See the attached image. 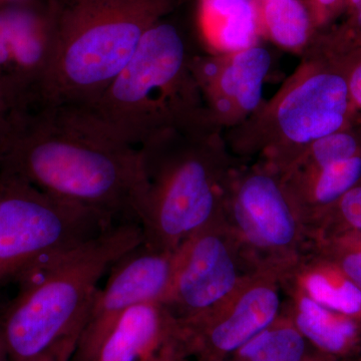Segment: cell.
<instances>
[{
    "instance_id": "obj_1",
    "label": "cell",
    "mask_w": 361,
    "mask_h": 361,
    "mask_svg": "<svg viewBox=\"0 0 361 361\" xmlns=\"http://www.w3.org/2000/svg\"><path fill=\"white\" fill-rule=\"evenodd\" d=\"M0 171L103 214L114 224L141 226L147 183L139 149L71 109L16 114L0 142Z\"/></svg>"
},
{
    "instance_id": "obj_2",
    "label": "cell",
    "mask_w": 361,
    "mask_h": 361,
    "mask_svg": "<svg viewBox=\"0 0 361 361\" xmlns=\"http://www.w3.org/2000/svg\"><path fill=\"white\" fill-rule=\"evenodd\" d=\"M168 16L149 28L99 99L84 108H68L135 149L171 130L217 128L192 68L197 52Z\"/></svg>"
},
{
    "instance_id": "obj_3",
    "label": "cell",
    "mask_w": 361,
    "mask_h": 361,
    "mask_svg": "<svg viewBox=\"0 0 361 361\" xmlns=\"http://www.w3.org/2000/svg\"><path fill=\"white\" fill-rule=\"evenodd\" d=\"M142 241L141 226L114 225L21 276L18 294L0 310L11 361H32L63 339L80 336L102 278Z\"/></svg>"
},
{
    "instance_id": "obj_4",
    "label": "cell",
    "mask_w": 361,
    "mask_h": 361,
    "mask_svg": "<svg viewBox=\"0 0 361 361\" xmlns=\"http://www.w3.org/2000/svg\"><path fill=\"white\" fill-rule=\"evenodd\" d=\"M54 49L42 106L94 103L180 0H51Z\"/></svg>"
},
{
    "instance_id": "obj_5",
    "label": "cell",
    "mask_w": 361,
    "mask_h": 361,
    "mask_svg": "<svg viewBox=\"0 0 361 361\" xmlns=\"http://www.w3.org/2000/svg\"><path fill=\"white\" fill-rule=\"evenodd\" d=\"M147 183L144 243L177 250L223 219L226 186L239 159L217 128L166 132L137 149Z\"/></svg>"
},
{
    "instance_id": "obj_6",
    "label": "cell",
    "mask_w": 361,
    "mask_h": 361,
    "mask_svg": "<svg viewBox=\"0 0 361 361\" xmlns=\"http://www.w3.org/2000/svg\"><path fill=\"white\" fill-rule=\"evenodd\" d=\"M353 63L310 44L274 96L223 132L241 161H260L284 174L320 137L355 122L348 80Z\"/></svg>"
},
{
    "instance_id": "obj_7",
    "label": "cell",
    "mask_w": 361,
    "mask_h": 361,
    "mask_svg": "<svg viewBox=\"0 0 361 361\" xmlns=\"http://www.w3.org/2000/svg\"><path fill=\"white\" fill-rule=\"evenodd\" d=\"M114 225L103 214L0 171V289Z\"/></svg>"
},
{
    "instance_id": "obj_8",
    "label": "cell",
    "mask_w": 361,
    "mask_h": 361,
    "mask_svg": "<svg viewBox=\"0 0 361 361\" xmlns=\"http://www.w3.org/2000/svg\"><path fill=\"white\" fill-rule=\"evenodd\" d=\"M223 219L260 271L283 276L310 247V228L282 174L263 161L239 160L232 169Z\"/></svg>"
},
{
    "instance_id": "obj_9",
    "label": "cell",
    "mask_w": 361,
    "mask_h": 361,
    "mask_svg": "<svg viewBox=\"0 0 361 361\" xmlns=\"http://www.w3.org/2000/svg\"><path fill=\"white\" fill-rule=\"evenodd\" d=\"M258 272L221 219L178 248L174 281L161 303L180 322H191L224 303Z\"/></svg>"
},
{
    "instance_id": "obj_10",
    "label": "cell",
    "mask_w": 361,
    "mask_h": 361,
    "mask_svg": "<svg viewBox=\"0 0 361 361\" xmlns=\"http://www.w3.org/2000/svg\"><path fill=\"white\" fill-rule=\"evenodd\" d=\"M177 250L142 242L111 266L97 290L71 361H89L126 311L139 304L163 302L177 268Z\"/></svg>"
},
{
    "instance_id": "obj_11",
    "label": "cell",
    "mask_w": 361,
    "mask_h": 361,
    "mask_svg": "<svg viewBox=\"0 0 361 361\" xmlns=\"http://www.w3.org/2000/svg\"><path fill=\"white\" fill-rule=\"evenodd\" d=\"M284 305L282 275L256 273L224 303L207 314L182 322L193 361H226L270 326Z\"/></svg>"
},
{
    "instance_id": "obj_12",
    "label": "cell",
    "mask_w": 361,
    "mask_h": 361,
    "mask_svg": "<svg viewBox=\"0 0 361 361\" xmlns=\"http://www.w3.org/2000/svg\"><path fill=\"white\" fill-rule=\"evenodd\" d=\"M52 49L51 0H20L0 6V80L21 111L42 106Z\"/></svg>"
},
{
    "instance_id": "obj_13",
    "label": "cell",
    "mask_w": 361,
    "mask_h": 361,
    "mask_svg": "<svg viewBox=\"0 0 361 361\" xmlns=\"http://www.w3.org/2000/svg\"><path fill=\"white\" fill-rule=\"evenodd\" d=\"M272 54L259 44L233 54H197L192 61L211 121L223 132L245 122L262 102Z\"/></svg>"
},
{
    "instance_id": "obj_14",
    "label": "cell",
    "mask_w": 361,
    "mask_h": 361,
    "mask_svg": "<svg viewBox=\"0 0 361 361\" xmlns=\"http://www.w3.org/2000/svg\"><path fill=\"white\" fill-rule=\"evenodd\" d=\"M89 361H193L183 323L161 302L126 311Z\"/></svg>"
},
{
    "instance_id": "obj_15",
    "label": "cell",
    "mask_w": 361,
    "mask_h": 361,
    "mask_svg": "<svg viewBox=\"0 0 361 361\" xmlns=\"http://www.w3.org/2000/svg\"><path fill=\"white\" fill-rule=\"evenodd\" d=\"M282 177L311 234L322 216L361 179V157L325 167L292 169Z\"/></svg>"
},
{
    "instance_id": "obj_16",
    "label": "cell",
    "mask_w": 361,
    "mask_h": 361,
    "mask_svg": "<svg viewBox=\"0 0 361 361\" xmlns=\"http://www.w3.org/2000/svg\"><path fill=\"white\" fill-rule=\"evenodd\" d=\"M198 26L209 54H233L258 44L256 0H198Z\"/></svg>"
},
{
    "instance_id": "obj_17",
    "label": "cell",
    "mask_w": 361,
    "mask_h": 361,
    "mask_svg": "<svg viewBox=\"0 0 361 361\" xmlns=\"http://www.w3.org/2000/svg\"><path fill=\"white\" fill-rule=\"evenodd\" d=\"M283 288L284 310L310 345L326 355H338L349 348L357 334L356 323L320 305L294 289Z\"/></svg>"
},
{
    "instance_id": "obj_18",
    "label": "cell",
    "mask_w": 361,
    "mask_h": 361,
    "mask_svg": "<svg viewBox=\"0 0 361 361\" xmlns=\"http://www.w3.org/2000/svg\"><path fill=\"white\" fill-rule=\"evenodd\" d=\"M282 287L310 297L327 310L353 317L361 312V290L348 277L334 281L310 249L282 276Z\"/></svg>"
},
{
    "instance_id": "obj_19",
    "label": "cell",
    "mask_w": 361,
    "mask_h": 361,
    "mask_svg": "<svg viewBox=\"0 0 361 361\" xmlns=\"http://www.w3.org/2000/svg\"><path fill=\"white\" fill-rule=\"evenodd\" d=\"M256 4L261 35L301 56L315 37L308 7L300 0H256Z\"/></svg>"
},
{
    "instance_id": "obj_20",
    "label": "cell",
    "mask_w": 361,
    "mask_h": 361,
    "mask_svg": "<svg viewBox=\"0 0 361 361\" xmlns=\"http://www.w3.org/2000/svg\"><path fill=\"white\" fill-rule=\"evenodd\" d=\"M308 346L283 308L270 326L226 361H303L310 353Z\"/></svg>"
},
{
    "instance_id": "obj_21",
    "label": "cell",
    "mask_w": 361,
    "mask_h": 361,
    "mask_svg": "<svg viewBox=\"0 0 361 361\" xmlns=\"http://www.w3.org/2000/svg\"><path fill=\"white\" fill-rule=\"evenodd\" d=\"M356 157H361V114L348 127L312 142L288 171L325 167Z\"/></svg>"
},
{
    "instance_id": "obj_22",
    "label": "cell",
    "mask_w": 361,
    "mask_h": 361,
    "mask_svg": "<svg viewBox=\"0 0 361 361\" xmlns=\"http://www.w3.org/2000/svg\"><path fill=\"white\" fill-rule=\"evenodd\" d=\"M332 217H338L350 229L361 233V179L322 216L315 227L322 221Z\"/></svg>"
},
{
    "instance_id": "obj_23",
    "label": "cell",
    "mask_w": 361,
    "mask_h": 361,
    "mask_svg": "<svg viewBox=\"0 0 361 361\" xmlns=\"http://www.w3.org/2000/svg\"><path fill=\"white\" fill-rule=\"evenodd\" d=\"M21 111L13 92L0 80V142L11 127L14 116Z\"/></svg>"
},
{
    "instance_id": "obj_24",
    "label": "cell",
    "mask_w": 361,
    "mask_h": 361,
    "mask_svg": "<svg viewBox=\"0 0 361 361\" xmlns=\"http://www.w3.org/2000/svg\"><path fill=\"white\" fill-rule=\"evenodd\" d=\"M80 336H73L63 339L32 361H71Z\"/></svg>"
},
{
    "instance_id": "obj_25",
    "label": "cell",
    "mask_w": 361,
    "mask_h": 361,
    "mask_svg": "<svg viewBox=\"0 0 361 361\" xmlns=\"http://www.w3.org/2000/svg\"><path fill=\"white\" fill-rule=\"evenodd\" d=\"M338 268L361 290V248L344 253L339 259Z\"/></svg>"
},
{
    "instance_id": "obj_26",
    "label": "cell",
    "mask_w": 361,
    "mask_h": 361,
    "mask_svg": "<svg viewBox=\"0 0 361 361\" xmlns=\"http://www.w3.org/2000/svg\"><path fill=\"white\" fill-rule=\"evenodd\" d=\"M351 106L355 114H361V56L351 68L348 80Z\"/></svg>"
},
{
    "instance_id": "obj_27",
    "label": "cell",
    "mask_w": 361,
    "mask_h": 361,
    "mask_svg": "<svg viewBox=\"0 0 361 361\" xmlns=\"http://www.w3.org/2000/svg\"><path fill=\"white\" fill-rule=\"evenodd\" d=\"M339 0H310V13L314 26L320 25L326 18L330 9L338 4Z\"/></svg>"
},
{
    "instance_id": "obj_28",
    "label": "cell",
    "mask_w": 361,
    "mask_h": 361,
    "mask_svg": "<svg viewBox=\"0 0 361 361\" xmlns=\"http://www.w3.org/2000/svg\"><path fill=\"white\" fill-rule=\"evenodd\" d=\"M0 361H11L8 350H7L6 342H4L1 331H0Z\"/></svg>"
},
{
    "instance_id": "obj_29",
    "label": "cell",
    "mask_w": 361,
    "mask_h": 361,
    "mask_svg": "<svg viewBox=\"0 0 361 361\" xmlns=\"http://www.w3.org/2000/svg\"><path fill=\"white\" fill-rule=\"evenodd\" d=\"M303 361H323L319 356L312 355V353H308L307 356H306L305 360Z\"/></svg>"
},
{
    "instance_id": "obj_30",
    "label": "cell",
    "mask_w": 361,
    "mask_h": 361,
    "mask_svg": "<svg viewBox=\"0 0 361 361\" xmlns=\"http://www.w3.org/2000/svg\"><path fill=\"white\" fill-rule=\"evenodd\" d=\"M349 2H350L351 6H355L356 9H357L361 4V0H349Z\"/></svg>"
},
{
    "instance_id": "obj_31",
    "label": "cell",
    "mask_w": 361,
    "mask_h": 361,
    "mask_svg": "<svg viewBox=\"0 0 361 361\" xmlns=\"http://www.w3.org/2000/svg\"><path fill=\"white\" fill-rule=\"evenodd\" d=\"M20 1V0H4V4H11V2Z\"/></svg>"
},
{
    "instance_id": "obj_32",
    "label": "cell",
    "mask_w": 361,
    "mask_h": 361,
    "mask_svg": "<svg viewBox=\"0 0 361 361\" xmlns=\"http://www.w3.org/2000/svg\"><path fill=\"white\" fill-rule=\"evenodd\" d=\"M4 6V0H0V6Z\"/></svg>"
}]
</instances>
